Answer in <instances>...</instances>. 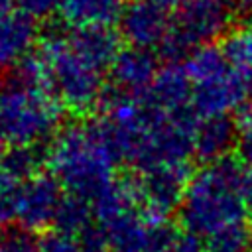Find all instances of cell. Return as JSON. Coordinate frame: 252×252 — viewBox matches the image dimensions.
I'll return each instance as SVG.
<instances>
[{"label": "cell", "mask_w": 252, "mask_h": 252, "mask_svg": "<svg viewBox=\"0 0 252 252\" xmlns=\"http://www.w3.org/2000/svg\"><path fill=\"white\" fill-rule=\"evenodd\" d=\"M118 159L120 156L104 118L61 128L45 154L51 175L63 189L89 201L114 179Z\"/></svg>", "instance_id": "obj_1"}, {"label": "cell", "mask_w": 252, "mask_h": 252, "mask_svg": "<svg viewBox=\"0 0 252 252\" xmlns=\"http://www.w3.org/2000/svg\"><path fill=\"white\" fill-rule=\"evenodd\" d=\"M20 77L47 89L61 106L87 112L104 96L102 67L81 53L67 33L43 37L33 55L22 63Z\"/></svg>", "instance_id": "obj_2"}, {"label": "cell", "mask_w": 252, "mask_h": 252, "mask_svg": "<svg viewBox=\"0 0 252 252\" xmlns=\"http://www.w3.org/2000/svg\"><path fill=\"white\" fill-rule=\"evenodd\" d=\"M232 158L207 163L191 175L179 207V219L187 232L209 236L224 226L244 222L248 203L242 193L244 169Z\"/></svg>", "instance_id": "obj_3"}, {"label": "cell", "mask_w": 252, "mask_h": 252, "mask_svg": "<svg viewBox=\"0 0 252 252\" xmlns=\"http://www.w3.org/2000/svg\"><path fill=\"white\" fill-rule=\"evenodd\" d=\"M61 116L59 100L41 85L18 77L0 87V128L14 146L47 140Z\"/></svg>", "instance_id": "obj_4"}, {"label": "cell", "mask_w": 252, "mask_h": 252, "mask_svg": "<svg viewBox=\"0 0 252 252\" xmlns=\"http://www.w3.org/2000/svg\"><path fill=\"white\" fill-rule=\"evenodd\" d=\"M234 0H181L159 49L167 59L189 55L195 47L224 37L234 22Z\"/></svg>", "instance_id": "obj_5"}, {"label": "cell", "mask_w": 252, "mask_h": 252, "mask_svg": "<svg viewBox=\"0 0 252 252\" xmlns=\"http://www.w3.org/2000/svg\"><path fill=\"white\" fill-rule=\"evenodd\" d=\"M252 89V75L234 69L232 65L193 81L191 106L203 118L220 116L246 104Z\"/></svg>", "instance_id": "obj_6"}, {"label": "cell", "mask_w": 252, "mask_h": 252, "mask_svg": "<svg viewBox=\"0 0 252 252\" xmlns=\"http://www.w3.org/2000/svg\"><path fill=\"white\" fill-rule=\"evenodd\" d=\"M63 199V185L53 175L35 173L24 179L18 187L16 203V220L20 228L33 232L55 224Z\"/></svg>", "instance_id": "obj_7"}, {"label": "cell", "mask_w": 252, "mask_h": 252, "mask_svg": "<svg viewBox=\"0 0 252 252\" xmlns=\"http://www.w3.org/2000/svg\"><path fill=\"white\" fill-rule=\"evenodd\" d=\"M191 175L193 173L187 161L158 163L148 169H142L140 177L136 179V185L144 209L165 217L173 209H179Z\"/></svg>", "instance_id": "obj_8"}, {"label": "cell", "mask_w": 252, "mask_h": 252, "mask_svg": "<svg viewBox=\"0 0 252 252\" xmlns=\"http://www.w3.org/2000/svg\"><path fill=\"white\" fill-rule=\"evenodd\" d=\"M165 10L167 8H163L156 0H132L124 4L118 18L120 37L126 39L132 47L150 51L154 47H159L171 28Z\"/></svg>", "instance_id": "obj_9"}, {"label": "cell", "mask_w": 252, "mask_h": 252, "mask_svg": "<svg viewBox=\"0 0 252 252\" xmlns=\"http://www.w3.org/2000/svg\"><path fill=\"white\" fill-rule=\"evenodd\" d=\"M108 69L112 87L130 94H144L152 87L159 71L158 61L150 49H140L132 45L120 49Z\"/></svg>", "instance_id": "obj_10"}, {"label": "cell", "mask_w": 252, "mask_h": 252, "mask_svg": "<svg viewBox=\"0 0 252 252\" xmlns=\"http://www.w3.org/2000/svg\"><path fill=\"white\" fill-rule=\"evenodd\" d=\"M144 96L150 104L165 112H175L191 106L193 83L189 79L185 65L169 63L167 67L159 69Z\"/></svg>", "instance_id": "obj_11"}, {"label": "cell", "mask_w": 252, "mask_h": 252, "mask_svg": "<svg viewBox=\"0 0 252 252\" xmlns=\"http://www.w3.org/2000/svg\"><path fill=\"white\" fill-rule=\"evenodd\" d=\"M37 39L35 20L24 12H10L0 20V69L22 65Z\"/></svg>", "instance_id": "obj_12"}, {"label": "cell", "mask_w": 252, "mask_h": 252, "mask_svg": "<svg viewBox=\"0 0 252 252\" xmlns=\"http://www.w3.org/2000/svg\"><path fill=\"white\" fill-rule=\"evenodd\" d=\"M236 142H238L236 120H230L226 114L207 116L195 128L193 150L203 161L213 163L222 158H228V152L236 148Z\"/></svg>", "instance_id": "obj_13"}, {"label": "cell", "mask_w": 252, "mask_h": 252, "mask_svg": "<svg viewBox=\"0 0 252 252\" xmlns=\"http://www.w3.org/2000/svg\"><path fill=\"white\" fill-rule=\"evenodd\" d=\"M93 213L94 219L98 220V224H106L138 207H142L140 201V193H138V185L136 179H112L108 185H104L93 199Z\"/></svg>", "instance_id": "obj_14"}, {"label": "cell", "mask_w": 252, "mask_h": 252, "mask_svg": "<svg viewBox=\"0 0 252 252\" xmlns=\"http://www.w3.org/2000/svg\"><path fill=\"white\" fill-rule=\"evenodd\" d=\"M69 41L102 69L110 67L112 59L120 51V33L110 26H75L67 32Z\"/></svg>", "instance_id": "obj_15"}, {"label": "cell", "mask_w": 252, "mask_h": 252, "mask_svg": "<svg viewBox=\"0 0 252 252\" xmlns=\"http://www.w3.org/2000/svg\"><path fill=\"white\" fill-rule=\"evenodd\" d=\"M124 4L110 0H59V14L71 26H110L122 14Z\"/></svg>", "instance_id": "obj_16"}, {"label": "cell", "mask_w": 252, "mask_h": 252, "mask_svg": "<svg viewBox=\"0 0 252 252\" xmlns=\"http://www.w3.org/2000/svg\"><path fill=\"white\" fill-rule=\"evenodd\" d=\"M94 213L89 199L79 195H67L57 211L55 217V228L73 236H81L87 228L94 224Z\"/></svg>", "instance_id": "obj_17"}, {"label": "cell", "mask_w": 252, "mask_h": 252, "mask_svg": "<svg viewBox=\"0 0 252 252\" xmlns=\"http://www.w3.org/2000/svg\"><path fill=\"white\" fill-rule=\"evenodd\" d=\"M226 61L248 75H252V24L230 30L220 45Z\"/></svg>", "instance_id": "obj_18"}, {"label": "cell", "mask_w": 252, "mask_h": 252, "mask_svg": "<svg viewBox=\"0 0 252 252\" xmlns=\"http://www.w3.org/2000/svg\"><path fill=\"white\" fill-rule=\"evenodd\" d=\"M41 154L35 146H14L8 150L0 161V171L16 181H24L35 173H39Z\"/></svg>", "instance_id": "obj_19"}, {"label": "cell", "mask_w": 252, "mask_h": 252, "mask_svg": "<svg viewBox=\"0 0 252 252\" xmlns=\"http://www.w3.org/2000/svg\"><path fill=\"white\" fill-rule=\"evenodd\" d=\"M205 252H250V228L236 222L209 234Z\"/></svg>", "instance_id": "obj_20"}, {"label": "cell", "mask_w": 252, "mask_h": 252, "mask_svg": "<svg viewBox=\"0 0 252 252\" xmlns=\"http://www.w3.org/2000/svg\"><path fill=\"white\" fill-rule=\"evenodd\" d=\"M22 181H16L0 171V228L16 220V203H18V187Z\"/></svg>", "instance_id": "obj_21"}, {"label": "cell", "mask_w": 252, "mask_h": 252, "mask_svg": "<svg viewBox=\"0 0 252 252\" xmlns=\"http://www.w3.org/2000/svg\"><path fill=\"white\" fill-rule=\"evenodd\" d=\"M39 252H87V250L79 236L55 228L39 240Z\"/></svg>", "instance_id": "obj_22"}, {"label": "cell", "mask_w": 252, "mask_h": 252, "mask_svg": "<svg viewBox=\"0 0 252 252\" xmlns=\"http://www.w3.org/2000/svg\"><path fill=\"white\" fill-rule=\"evenodd\" d=\"M0 252H39V242H33L32 234L24 228L0 232Z\"/></svg>", "instance_id": "obj_23"}, {"label": "cell", "mask_w": 252, "mask_h": 252, "mask_svg": "<svg viewBox=\"0 0 252 252\" xmlns=\"http://www.w3.org/2000/svg\"><path fill=\"white\" fill-rule=\"evenodd\" d=\"M159 252H205V244H201L199 236L193 232L175 230Z\"/></svg>", "instance_id": "obj_24"}, {"label": "cell", "mask_w": 252, "mask_h": 252, "mask_svg": "<svg viewBox=\"0 0 252 252\" xmlns=\"http://www.w3.org/2000/svg\"><path fill=\"white\" fill-rule=\"evenodd\" d=\"M18 10L33 20H41L59 10V0H14Z\"/></svg>", "instance_id": "obj_25"}, {"label": "cell", "mask_w": 252, "mask_h": 252, "mask_svg": "<svg viewBox=\"0 0 252 252\" xmlns=\"http://www.w3.org/2000/svg\"><path fill=\"white\" fill-rule=\"evenodd\" d=\"M236 154L240 163L252 171V130L250 132H238V142H236Z\"/></svg>", "instance_id": "obj_26"}, {"label": "cell", "mask_w": 252, "mask_h": 252, "mask_svg": "<svg viewBox=\"0 0 252 252\" xmlns=\"http://www.w3.org/2000/svg\"><path fill=\"white\" fill-rule=\"evenodd\" d=\"M234 4L240 14H244L246 18L252 20V0H234Z\"/></svg>", "instance_id": "obj_27"}, {"label": "cell", "mask_w": 252, "mask_h": 252, "mask_svg": "<svg viewBox=\"0 0 252 252\" xmlns=\"http://www.w3.org/2000/svg\"><path fill=\"white\" fill-rule=\"evenodd\" d=\"M12 6H16L14 0H0V20L6 18L12 12Z\"/></svg>", "instance_id": "obj_28"}, {"label": "cell", "mask_w": 252, "mask_h": 252, "mask_svg": "<svg viewBox=\"0 0 252 252\" xmlns=\"http://www.w3.org/2000/svg\"><path fill=\"white\" fill-rule=\"evenodd\" d=\"M6 144H8V140H6V136H4V132H2V128H0V161H2L4 154L8 152V150H4V148H6Z\"/></svg>", "instance_id": "obj_29"}, {"label": "cell", "mask_w": 252, "mask_h": 252, "mask_svg": "<svg viewBox=\"0 0 252 252\" xmlns=\"http://www.w3.org/2000/svg\"><path fill=\"white\" fill-rule=\"evenodd\" d=\"M250 248H252V226H250Z\"/></svg>", "instance_id": "obj_30"}, {"label": "cell", "mask_w": 252, "mask_h": 252, "mask_svg": "<svg viewBox=\"0 0 252 252\" xmlns=\"http://www.w3.org/2000/svg\"><path fill=\"white\" fill-rule=\"evenodd\" d=\"M110 2H116V4H124V0H110Z\"/></svg>", "instance_id": "obj_31"}, {"label": "cell", "mask_w": 252, "mask_h": 252, "mask_svg": "<svg viewBox=\"0 0 252 252\" xmlns=\"http://www.w3.org/2000/svg\"><path fill=\"white\" fill-rule=\"evenodd\" d=\"M250 252H252V248H250Z\"/></svg>", "instance_id": "obj_32"}]
</instances>
